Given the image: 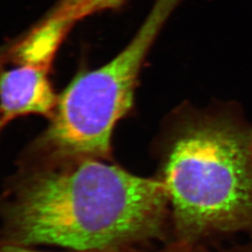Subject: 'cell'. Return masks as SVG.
Listing matches in <instances>:
<instances>
[{
  "label": "cell",
  "instance_id": "7a4b0ae2",
  "mask_svg": "<svg viewBox=\"0 0 252 252\" xmlns=\"http://www.w3.org/2000/svg\"><path fill=\"white\" fill-rule=\"evenodd\" d=\"M176 241L252 233V126L233 108L177 112L159 145Z\"/></svg>",
  "mask_w": 252,
  "mask_h": 252
},
{
  "label": "cell",
  "instance_id": "5b68a950",
  "mask_svg": "<svg viewBox=\"0 0 252 252\" xmlns=\"http://www.w3.org/2000/svg\"><path fill=\"white\" fill-rule=\"evenodd\" d=\"M128 0H58L48 14L75 25L97 12L121 9Z\"/></svg>",
  "mask_w": 252,
  "mask_h": 252
},
{
  "label": "cell",
  "instance_id": "52a82bcc",
  "mask_svg": "<svg viewBox=\"0 0 252 252\" xmlns=\"http://www.w3.org/2000/svg\"><path fill=\"white\" fill-rule=\"evenodd\" d=\"M0 252H42L31 250L29 247L11 245V244L0 243ZM144 252L136 251L135 249H126V250H116V251H87V252Z\"/></svg>",
  "mask_w": 252,
  "mask_h": 252
},
{
  "label": "cell",
  "instance_id": "ba28073f",
  "mask_svg": "<svg viewBox=\"0 0 252 252\" xmlns=\"http://www.w3.org/2000/svg\"><path fill=\"white\" fill-rule=\"evenodd\" d=\"M7 124H8V122L6 121V119L4 118V116L0 112V132H1V130L4 128V126H6Z\"/></svg>",
  "mask_w": 252,
  "mask_h": 252
},
{
  "label": "cell",
  "instance_id": "8992f818",
  "mask_svg": "<svg viewBox=\"0 0 252 252\" xmlns=\"http://www.w3.org/2000/svg\"><path fill=\"white\" fill-rule=\"evenodd\" d=\"M153 252H252V242L235 246L231 249H226L218 252H209L201 249L197 245H188L175 241V243L169 245L165 249Z\"/></svg>",
  "mask_w": 252,
  "mask_h": 252
},
{
  "label": "cell",
  "instance_id": "3957f363",
  "mask_svg": "<svg viewBox=\"0 0 252 252\" xmlns=\"http://www.w3.org/2000/svg\"><path fill=\"white\" fill-rule=\"evenodd\" d=\"M184 0H155L130 43L99 68L83 72L58 95L45 131L25 153L111 161V137L133 107L141 66L164 23Z\"/></svg>",
  "mask_w": 252,
  "mask_h": 252
},
{
  "label": "cell",
  "instance_id": "6da1fadb",
  "mask_svg": "<svg viewBox=\"0 0 252 252\" xmlns=\"http://www.w3.org/2000/svg\"><path fill=\"white\" fill-rule=\"evenodd\" d=\"M170 218L162 182L93 157L24 153L0 194V243L116 251L160 238Z\"/></svg>",
  "mask_w": 252,
  "mask_h": 252
},
{
  "label": "cell",
  "instance_id": "277c9868",
  "mask_svg": "<svg viewBox=\"0 0 252 252\" xmlns=\"http://www.w3.org/2000/svg\"><path fill=\"white\" fill-rule=\"evenodd\" d=\"M10 66L0 68V112L9 123L26 115L52 117L58 95L49 78L53 62L9 52Z\"/></svg>",
  "mask_w": 252,
  "mask_h": 252
}]
</instances>
